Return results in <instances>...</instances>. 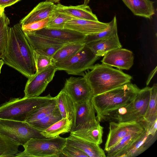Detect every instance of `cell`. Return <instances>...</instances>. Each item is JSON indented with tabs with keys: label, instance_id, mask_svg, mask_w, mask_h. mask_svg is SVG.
Listing matches in <instances>:
<instances>
[{
	"label": "cell",
	"instance_id": "9a60e30c",
	"mask_svg": "<svg viewBox=\"0 0 157 157\" xmlns=\"http://www.w3.org/2000/svg\"><path fill=\"white\" fill-rule=\"evenodd\" d=\"M31 32L65 44L84 43L86 36L75 31L65 28L54 29L45 28Z\"/></svg>",
	"mask_w": 157,
	"mask_h": 157
},
{
	"label": "cell",
	"instance_id": "8fae6325",
	"mask_svg": "<svg viewBox=\"0 0 157 157\" xmlns=\"http://www.w3.org/2000/svg\"><path fill=\"white\" fill-rule=\"evenodd\" d=\"M157 128L154 126L147 127L140 136L125 149L121 152L115 157H135L148 149L156 140Z\"/></svg>",
	"mask_w": 157,
	"mask_h": 157
},
{
	"label": "cell",
	"instance_id": "9c48e42d",
	"mask_svg": "<svg viewBox=\"0 0 157 157\" xmlns=\"http://www.w3.org/2000/svg\"><path fill=\"white\" fill-rule=\"evenodd\" d=\"M95 112L91 99L75 103L73 126L70 132L98 125L100 123L96 119Z\"/></svg>",
	"mask_w": 157,
	"mask_h": 157
},
{
	"label": "cell",
	"instance_id": "7c38bea8",
	"mask_svg": "<svg viewBox=\"0 0 157 157\" xmlns=\"http://www.w3.org/2000/svg\"><path fill=\"white\" fill-rule=\"evenodd\" d=\"M75 103L91 99L93 94L91 87L86 78L71 77L67 79L63 88Z\"/></svg>",
	"mask_w": 157,
	"mask_h": 157
},
{
	"label": "cell",
	"instance_id": "d6a6232c",
	"mask_svg": "<svg viewBox=\"0 0 157 157\" xmlns=\"http://www.w3.org/2000/svg\"><path fill=\"white\" fill-rule=\"evenodd\" d=\"M62 118L57 107L55 110L51 113L29 124L35 128L42 131Z\"/></svg>",
	"mask_w": 157,
	"mask_h": 157
},
{
	"label": "cell",
	"instance_id": "ffe728a7",
	"mask_svg": "<svg viewBox=\"0 0 157 157\" xmlns=\"http://www.w3.org/2000/svg\"><path fill=\"white\" fill-rule=\"evenodd\" d=\"M55 11L67 14L76 18L97 21L98 19L90 6L82 5L65 6L60 3L55 4Z\"/></svg>",
	"mask_w": 157,
	"mask_h": 157
},
{
	"label": "cell",
	"instance_id": "5b68a950",
	"mask_svg": "<svg viewBox=\"0 0 157 157\" xmlns=\"http://www.w3.org/2000/svg\"><path fill=\"white\" fill-rule=\"evenodd\" d=\"M67 138L59 136L49 138H32L23 146L24 151L15 157H62V151Z\"/></svg>",
	"mask_w": 157,
	"mask_h": 157
},
{
	"label": "cell",
	"instance_id": "b9f144b4",
	"mask_svg": "<svg viewBox=\"0 0 157 157\" xmlns=\"http://www.w3.org/2000/svg\"><path fill=\"white\" fill-rule=\"evenodd\" d=\"M4 64V63L3 60L1 59H0V74L1 73V68Z\"/></svg>",
	"mask_w": 157,
	"mask_h": 157
},
{
	"label": "cell",
	"instance_id": "f35d334b",
	"mask_svg": "<svg viewBox=\"0 0 157 157\" xmlns=\"http://www.w3.org/2000/svg\"><path fill=\"white\" fill-rule=\"evenodd\" d=\"M21 0H0V6L5 9L11 6Z\"/></svg>",
	"mask_w": 157,
	"mask_h": 157
},
{
	"label": "cell",
	"instance_id": "1f68e13d",
	"mask_svg": "<svg viewBox=\"0 0 157 157\" xmlns=\"http://www.w3.org/2000/svg\"><path fill=\"white\" fill-rule=\"evenodd\" d=\"M143 131L132 133L123 137L107 151V156L115 157L117 155L130 146L140 136Z\"/></svg>",
	"mask_w": 157,
	"mask_h": 157
},
{
	"label": "cell",
	"instance_id": "ab89813d",
	"mask_svg": "<svg viewBox=\"0 0 157 157\" xmlns=\"http://www.w3.org/2000/svg\"><path fill=\"white\" fill-rule=\"evenodd\" d=\"M157 67L156 66L155 67L152 71L150 73L146 82V84L147 86L149 85L152 78L156 74L157 71Z\"/></svg>",
	"mask_w": 157,
	"mask_h": 157
},
{
	"label": "cell",
	"instance_id": "3957f363",
	"mask_svg": "<svg viewBox=\"0 0 157 157\" xmlns=\"http://www.w3.org/2000/svg\"><path fill=\"white\" fill-rule=\"evenodd\" d=\"M53 98L50 94L43 97L11 98L0 105V119L25 122L33 112Z\"/></svg>",
	"mask_w": 157,
	"mask_h": 157
},
{
	"label": "cell",
	"instance_id": "ee69618b",
	"mask_svg": "<svg viewBox=\"0 0 157 157\" xmlns=\"http://www.w3.org/2000/svg\"><path fill=\"white\" fill-rule=\"evenodd\" d=\"M4 9L0 6V15L4 12Z\"/></svg>",
	"mask_w": 157,
	"mask_h": 157
},
{
	"label": "cell",
	"instance_id": "30bf717a",
	"mask_svg": "<svg viewBox=\"0 0 157 157\" xmlns=\"http://www.w3.org/2000/svg\"><path fill=\"white\" fill-rule=\"evenodd\" d=\"M56 71L53 64L40 72H35L32 76L28 78L24 90V96L33 97L39 96L52 80Z\"/></svg>",
	"mask_w": 157,
	"mask_h": 157
},
{
	"label": "cell",
	"instance_id": "f1b7e54d",
	"mask_svg": "<svg viewBox=\"0 0 157 157\" xmlns=\"http://www.w3.org/2000/svg\"><path fill=\"white\" fill-rule=\"evenodd\" d=\"M57 107L55 97L47 103L31 113L26 118L25 122L29 124L41 119L54 111Z\"/></svg>",
	"mask_w": 157,
	"mask_h": 157
},
{
	"label": "cell",
	"instance_id": "4fadbf2b",
	"mask_svg": "<svg viewBox=\"0 0 157 157\" xmlns=\"http://www.w3.org/2000/svg\"><path fill=\"white\" fill-rule=\"evenodd\" d=\"M96 118L99 122L107 121L119 123L140 121L136 113L134 100L121 106L107 111Z\"/></svg>",
	"mask_w": 157,
	"mask_h": 157
},
{
	"label": "cell",
	"instance_id": "e575fe53",
	"mask_svg": "<svg viewBox=\"0 0 157 157\" xmlns=\"http://www.w3.org/2000/svg\"><path fill=\"white\" fill-rule=\"evenodd\" d=\"M75 18L67 14L54 11L50 17L47 28L59 29L64 28L66 23Z\"/></svg>",
	"mask_w": 157,
	"mask_h": 157
},
{
	"label": "cell",
	"instance_id": "836d02e7",
	"mask_svg": "<svg viewBox=\"0 0 157 157\" xmlns=\"http://www.w3.org/2000/svg\"><path fill=\"white\" fill-rule=\"evenodd\" d=\"M10 22L4 12L0 15V59L3 56L6 47Z\"/></svg>",
	"mask_w": 157,
	"mask_h": 157
},
{
	"label": "cell",
	"instance_id": "74e56055",
	"mask_svg": "<svg viewBox=\"0 0 157 157\" xmlns=\"http://www.w3.org/2000/svg\"><path fill=\"white\" fill-rule=\"evenodd\" d=\"M62 156L70 157H89L83 152L72 146L65 145L62 151Z\"/></svg>",
	"mask_w": 157,
	"mask_h": 157
},
{
	"label": "cell",
	"instance_id": "4dcf8cb0",
	"mask_svg": "<svg viewBox=\"0 0 157 157\" xmlns=\"http://www.w3.org/2000/svg\"><path fill=\"white\" fill-rule=\"evenodd\" d=\"M144 119L149 124H153L157 120V84L151 87V96L147 109Z\"/></svg>",
	"mask_w": 157,
	"mask_h": 157
},
{
	"label": "cell",
	"instance_id": "44dd1931",
	"mask_svg": "<svg viewBox=\"0 0 157 157\" xmlns=\"http://www.w3.org/2000/svg\"><path fill=\"white\" fill-rule=\"evenodd\" d=\"M135 15L151 19L155 14L154 2L150 0H122Z\"/></svg>",
	"mask_w": 157,
	"mask_h": 157
},
{
	"label": "cell",
	"instance_id": "d4e9b609",
	"mask_svg": "<svg viewBox=\"0 0 157 157\" xmlns=\"http://www.w3.org/2000/svg\"><path fill=\"white\" fill-rule=\"evenodd\" d=\"M73 124V120L67 117L63 118L49 127L42 131L41 133L46 138L57 136L60 134L70 132Z\"/></svg>",
	"mask_w": 157,
	"mask_h": 157
},
{
	"label": "cell",
	"instance_id": "5bb4252c",
	"mask_svg": "<svg viewBox=\"0 0 157 157\" xmlns=\"http://www.w3.org/2000/svg\"><path fill=\"white\" fill-rule=\"evenodd\" d=\"M33 50L40 54L52 57L65 44L32 32H24Z\"/></svg>",
	"mask_w": 157,
	"mask_h": 157
},
{
	"label": "cell",
	"instance_id": "cb8c5ba5",
	"mask_svg": "<svg viewBox=\"0 0 157 157\" xmlns=\"http://www.w3.org/2000/svg\"><path fill=\"white\" fill-rule=\"evenodd\" d=\"M151 87L146 86L140 89L134 100V105L137 116L140 121L144 120L151 96Z\"/></svg>",
	"mask_w": 157,
	"mask_h": 157
},
{
	"label": "cell",
	"instance_id": "8d00e7d4",
	"mask_svg": "<svg viewBox=\"0 0 157 157\" xmlns=\"http://www.w3.org/2000/svg\"><path fill=\"white\" fill-rule=\"evenodd\" d=\"M50 17L25 25H21L24 32H31L46 28Z\"/></svg>",
	"mask_w": 157,
	"mask_h": 157
},
{
	"label": "cell",
	"instance_id": "52a82bcc",
	"mask_svg": "<svg viewBox=\"0 0 157 157\" xmlns=\"http://www.w3.org/2000/svg\"><path fill=\"white\" fill-rule=\"evenodd\" d=\"M39 131L25 122L0 119V134L23 146L32 138H46Z\"/></svg>",
	"mask_w": 157,
	"mask_h": 157
},
{
	"label": "cell",
	"instance_id": "277c9868",
	"mask_svg": "<svg viewBox=\"0 0 157 157\" xmlns=\"http://www.w3.org/2000/svg\"><path fill=\"white\" fill-rule=\"evenodd\" d=\"M140 89L131 82L104 93L93 96L91 101L97 117L103 113L133 101Z\"/></svg>",
	"mask_w": 157,
	"mask_h": 157
},
{
	"label": "cell",
	"instance_id": "83f0119b",
	"mask_svg": "<svg viewBox=\"0 0 157 157\" xmlns=\"http://www.w3.org/2000/svg\"><path fill=\"white\" fill-rule=\"evenodd\" d=\"M108 27L105 30L98 33L86 36L84 43H89L109 38L118 35L117 21L116 15L111 21L109 22Z\"/></svg>",
	"mask_w": 157,
	"mask_h": 157
},
{
	"label": "cell",
	"instance_id": "d590c367",
	"mask_svg": "<svg viewBox=\"0 0 157 157\" xmlns=\"http://www.w3.org/2000/svg\"><path fill=\"white\" fill-rule=\"evenodd\" d=\"M36 72H40L53 64L52 57L38 53L34 50Z\"/></svg>",
	"mask_w": 157,
	"mask_h": 157
},
{
	"label": "cell",
	"instance_id": "8992f818",
	"mask_svg": "<svg viewBox=\"0 0 157 157\" xmlns=\"http://www.w3.org/2000/svg\"><path fill=\"white\" fill-rule=\"evenodd\" d=\"M99 57L85 44L74 56L53 64L57 71H63L68 74L80 75L86 70L90 69Z\"/></svg>",
	"mask_w": 157,
	"mask_h": 157
},
{
	"label": "cell",
	"instance_id": "484cf974",
	"mask_svg": "<svg viewBox=\"0 0 157 157\" xmlns=\"http://www.w3.org/2000/svg\"><path fill=\"white\" fill-rule=\"evenodd\" d=\"M103 129V127L99 124L97 126L90 128L70 132V134L99 145L102 142Z\"/></svg>",
	"mask_w": 157,
	"mask_h": 157
},
{
	"label": "cell",
	"instance_id": "ba28073f",
	"mask_svg": "<svg viewBox=\"0 0 157 157\" xmlns=\"http://www.w3.org/2000/svg\"><path fill=\"white\" fill-rule=\"evenodd\" d=\"M148 124L144 120L119 123L109 122V131L104 150L107 152L127 135L143 131Z\"/></svg>",
	"mask_w": 157,
	"mask_h": 157
},
{
	"label": "cell",
	"instance_id": "7bdbcfd3",
	"mask_svg": "<svg viewBox=\"0 0 157 157\" xmlns=\"http://www.w3.org/2000/svg\"><path fill=\"white\" fill-rule=\"evenodd\" d=\"M90 0H84L83 4L85 5H87Z\"/></svg>",
	"mask_w": 157,
	"mask_h": 157
},
{
	"label": "cell",
	"instance_id": "2e32d148",
	"mask_svg": "<svg viewBox=\"0 0 157 157\" xmlns=\"http://www.w3.org/2000/svg\"><path fill=\"white\" fill-rule=\"evenodd\" d=\"M134 59L132 51L121 48L107 53L101 62L102 63L114 67L119 69L128 70L133 65Z\"/></svg>",
	"mask_w": 157,
	"mask_h": 157
},
{
	"label": "cell",
	"instance_id": "603a6c76",
	"mask_svg": "<svg viewBox=\"0 0 157 157\" xmlns=\"http://www.w3.org/2000/svg\"><path fill=\"white\" fill-rule=\"evenodd\" d=\"M97 56H104L113 50L122 48L118 35L104 40L93 42L86 44Z\"/></svg>",
	"mask_w": 157,
	"mask_h": 157
},
{
	"label": "cell",
	"instance_id": "f546056e",
	"mask_svg": "<svg viewBox=\"0 0 157 157\" xmlns=\"http://www.w3.org/2000/svg\"><path fill=\"white\" fill-rule=\"evenodd\" d=\"M20 145L13 140L0 134V157H15Z\"/></svg>",
	"mask_w": 157,
	"mask_h": 157
},
{
	"label": "cell",
	"instance_id": "ac0fdd59",
	"mask_svg": "<svg viewBox=\"0 0 157 157\" xmlns=\"http://www.w3.org/2000/svg\"><path fill=\"white\" fill-rule=\"evenodd\" d=\"M66 145L73 146L80 149L89 157H105L104 151L99 145L90 142L70 134L67 138Z\"/></svg>",
	"mask_w": 157,
	"mask_h": 157
},
{
	"label": "cell",
	"instance_id": "6da1fadb",
	"mask_svg": "<svg viewBox=\"0 0 157 157\" xmlns=\"http://www.w3.org/2000/svg\"><path fill=\"white\" fill-rule=\"evenodd\" d=\"M1 59L28 78L36 72L34 50L20 23L9 27L7 45Z\"/></svg>",
	"mask_w": 157,
	"mask_h": 157
},
{
	"label": "cell",
	"instance_id": "7402d4cb",
	"mask_svg": "<svg viewBox=\"0 0 157 157\" xmlns=\"http://www.w3.org/2000/svg\"><path fill=\"white\" fill-rule=\"evenodd\" d=\"M56 97L57 106L62 118L67 117L73 120L75 103L72 98L63 89Z\"/></svg>",
	"mask_w": 157,
	"mask_h": 157
},
{
	"label": "cell",
	"instance_id": "4316f807",
	"mask_svg": "<svg viewBox=\"0 0 157 157\" xmlns=\"http://www.w3.org/2000/svg\"><path fill=\"white\" fill-rule=\"evenodd\" d=\"M84 42L67 44L60 48L52 57L53 63L67 59L78 52L84 46Z\"/></svg>",
	"mask_w": 157,
	"mask_h": 157
},
{
	"label": "cell",
	"instance_id": "d6986e66",
	"mask_svg": "<svg viewBox=\"0 0 157 157\" xmlns=\"http://www.w3.org/2000/svg\"><path fill=\"white\" fill-rule=\"evenodd\" d=\"M54 11V3L46 1L41 2L20 20V24L25 25L44 19L51 17Z\"/></svg>",
	"mask_w": 157,
	"mask_h": 157
},
{
	"label": "cell",
	"instance_id": "e0dca14e",
	"mask_svg": "<svg viewBox=\"0 0 157 157\" xmlns=\"http://www.w3.org/2000/svg\"><path fill=\"white\" fill-rule=\"evenodd\" d=\"M109 23H104L75 18L67 21L64 28L71 29L86 36L100 32L106 29Z\"/></svg>",
	"mask_w": 157,
	"mask_h": 157
},
{
	"label": "cell",
	"instance_id": "7a4b0ae2",
	"mask_svg": "<svg viewBox=\"0 0 157 157\" xmlns=\"http://www.w3.org/2000/svg\"><path fill=\"white\" fill-rule=\"evenodd\" d=\"M83 75L90 84L93 96L131 82L132 77L121 71L103 64L93 65Z\"/></svg>",
	"mask_w": 157,
	"mask_h": 157
},
{
	"label": "cell",
	"instance_id": "60d3db41",
	"mask_svg": "<svg viewBox=\"0 0 157 157\" xmlns=\"http://www.w3.org/2000/svg\"><path fill=\"white\" fill-rule=\"evenodd\" d=\"M60 0H46V1L52 3H59Z\"/></svg>",
	"mask_w": 157,
	"mask_h": 157
}]
</instances>
